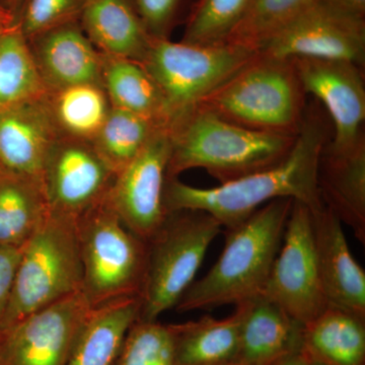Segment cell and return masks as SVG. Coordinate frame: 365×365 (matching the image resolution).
Listing matches in <instances>:
<instances>
[{
  "label": "cell",
  "mask_w": 365,
  "mask_h": 365,
  "mask_svg": "<svg viewBox=\"0 0 365 365\" xmlns=\"http://www.w3.org/2000/svg\"><path fill=\"white\" fill-rule=\"evenodd\" d=\"M176 365H225L237 362L240 314L225 319L205 316L197 321L169 325Z\"/></svg>",
  "instance_id": "cell-23"
},
{
  "label": "cell",
  "mask_w": 365,
  "mask_h": 365,
  "mask_svg": "<svg viewBox=\"0 0 365 365\" xmlns=\"http://www.w3.org/2000/svg\"><path fill=\"white\" fill-rule=\"evenodd\" d=\"M240 314L237 362L272 365L288 353L300 349L302 325L264 294L235 306Z\"/></svg>",
  "instance_id": "cell-19"
},
{
  "label": "cell",
  "mask_w": 365,
  "mask_h": 365,
  "mask_svg": "<svg viewBox=\"0 0 365 365\" xmlns=\"http://www.w3.org/2000/svg\"><path fill=\"white\" fill-rule=\"evenodd\" d=\"M342 225L325 205L313 212L322 284L328 306L365 318V272L350 252Z\"/></svg>",
  "instance_id": "cell-15"
},
{
  "label": "cell",
  "mask_w": 365,
  "mask_h": 365,
  "mask_svg": "<svg viewBox=\"0 0 365 365\" xmlns=\"http://www.w3.org/2000/svg\"><path fill=\"white\" fill-rule=\"evenodd\" d=\"M46 91L18 24L0 36V111L43 97Z\"/></svg>",
  "instance_id": "cell-27"
},
{
  "label": "cell",
  "mask_w": 365,
  "mask_h": 365,
  "mask_svg": "<svg viewBox=\"0 0 365 365\" xmlns=\"http://www.w3.org/2000/svg\"><path fill=\"white\" fill-rule=\"evenodd\" d=\"M309 359L307 355L302 351V349L294 350V351L288 353L282 359L277 360L272 365H309Z\"/></svg>",
  "instance_id": "cell-36"
},
{
  "label": "cell",
  "mask_w": 365,
  "mask_h": 365,
  "mask_svg": "<svg viewBox=\"0 0 365 365\" xmlns=\"http://www.w3.org/2000/svg\"><path fill=\"white\" fill-rule=\"evenodd\" d=\"M115 179L116 175L93 143L59 136L43 173L50 211L78 220L104 202Z\"/></svg>",
  "instance_id": "cell-13"
},
{
  "label": "cell",
  "mask_w": 365,
  "mask_h": 365,
  "mask_svg": "<svg viewBox=\"0 0 365 365\" xmlns=\"http://www.w3.org/2000/svg\"><path fill=\"white\" fill-rule=\"evenodd\" d=\"M86 0H24L19 26L26 40L81 20Z\"/></svg>",
  "instance_id": "cell-32"
},
{
  "label": "cell",
  "mask_w": 365,
  "mask_h": 365,
  "mask_svg": "<svg viewBox=\"0 0 365 365\" xmlns=\"http://www.w3.org/2000/svg\"><path fill=\"white\" fill-rule=\"evenodd\" d=\"M278 59L342 60L365 66V18L313 0L259 45Z\"/></svg>",
  "instance_id": "cell-9"
},
{
  "label": "cell",
  "mask_w": 365,
  "mask_h": 365,
  "mask_svg": "<svg viewBox=\"0 0 365 365\" xmlns=\"http://www.w3.org/2000/svg\"><path fill=\"white\" fill-rule=\"evenodd\" d=\"M300 349L324 365H365V318L328 306L302 327Z\"/></svg>",
  "instance_id": "cell-21"
},
{
  "label": "cell",
  "mask_w": 365,
  "mask_h": 365,
  "mask_svg": "<svg viewBox=\"0 0 365 365\" xmlns=\"http://www.w3.org/2000/svg\"><path fill=\"white\" fill-rule=\"evenodd\" d=\"M294 200L276 199L234 227L225 228L220 258L182 295L180 313L241 304L263 294L282 244Z\"/></svg>",
  "instance_id": "cell-2"
},
{
  "label": "cell",
  "mask_w": 365,
  "mask_h": 365,
  "mask_svg": "<svg viewBox=\"0 0 365 365\" xmlns=\"http://www.w3.org/2000/svg\"><path fill=\"white\" fill-rule=\"evenodd\" d=\"M91 309L76 292L0 331V365H67Z\"/></svg>",
  "instance_id": "cell-11"
},
{
  "label": "cell",
  "mask_w": 365,
  "mask_h": 365,
  "mask_svg": "<svg viewBox=\"0 0 365 365\" xmlns=\"http://www.w3.org/2000/svg\"><path fill=\"white\" fill-rule=\"evenodd\" d=\"M295 72L307 95H313L330 115L334 148H349L364 135V67L342 60L294 58Z\"/></svg>",
  "instance_id": "cell-14"
},
{
  "label": "cell",
  "mask_w": 365,
  "mask_h": 365,
  "mask_svg": "<svg viewBox=\"0 0 365 365\" xmlns=\"http://www.w3.org/2000/svg\"><path fill=\"white\" fill-rule=\"evenodd\" d=\"M26 41L47 91L102 83V54L79 21L50 29Z\"/></svg>",
  "instance_id": "cell-16"
},
{
  "label": "cell",
  "mask_w": 365,
  "mask_h": 365,
  "mask_svg": "<svg viewBox=\"0 0 365 365\" xmlns=\"http://www.w3.org/2000/svg\"><path fill=\"white\" fill-rule=\"evenodd\" d=\"M253 0H195L187 14L181 42L209 46L227 43Z\"/></svg>",
  "instance_id": "cell-29"
},
{
  "label": "cell",
  "mask_w": 365,
  "mask_h": 365,
  "mask_svg": "<svg viewBox=\"0 0 365 365\" xmlns=\"http://www.w3.org/2000/svg\"><path fill=\"white\" fill-rule=\"evenodd\" d=\"M309 365H324V364H319V362L309 361Z\"/></svg>",
  "instance_id": "cell-40"
},
{
  "label": "cell",
  "mask_w": 365,
  "mask_h": 365,
  "mask_svg": "<svg viewBox=\"0 0 365 365\" xmlns=\"http://www.w3.org/2000/svg\"><path fill=\"white\" fill-rule=\"evenodd\" d=\"M59 134L45 95L0 111V168L43 181L46 158Z\"/></svg>",
  "instance_id": "cell-17"
},
{
  "label": "cell",
  "mask_w": 365,
  "mask_h": 365,
  "mask_svg": "<svg viewBox=\"0 0 365 365\" xmlns=\"http://www.w3.org/2000/svg\"><path fill=\"white\" fill-rule=\"evenodd\" d=\"M45 101L59 136L90 143L112 109L102 83H81L47 91Z\"/></svg>",
  "instance_id": "cell-26"
},
{
  "label": "cell",
  "mask_w": 365,
  "mask_h": 365,
  "mask_svg": "<svg viewBox=\"0 0 365 365\" xmlns=\"http://www.w3.org/2000/svg\"><path fill=\"white\" fill-rule=\"evenodd\" d=\"M331 6L365 18V0H322Z\"/></svg>",
  "instance_id": "cell-35"
},
{
  "label": "cell",
  "mask_w": 365,
  "mask_h": 365,
  "mask_svg": "<svg viewBox=\"0 0 365 365\" xmlns=\"http://www.w3.org/2000/svg\"><path fill=\"white\" fill-rule=\"evenodd\" d=\"M18 25V24H16ZM14 26L16 25H9V24H0V36L2 35L4 32H6L9 29L13 28Z\"/></svg>",
  "instance_id": "cell-39"
},
{
  "label": "cell",
  "mask_w": 365,
  "mask_h": 365,
  "mask_svg": "<svg viewBox=\"0 0 365 365\" xmlns=\"http://www.w3.org/2000/svg\"><path fill=\"white\" fill-rule=\"evenodd\" d=\"M189 0H133L146 31L155 39H169Z\"/></svg>",
  "instance_id": "cell-33"
},
{
  "label": "cell",
  "mask_w": 365,
  "mask_h": 365,
  "mask_svg": "<svg viewBox=\"0 0 365 365\" xmlns=\"http://www.w3.org/2000/svg\"><path fill=\"white\" fill-rule=\"evenodd\" d=\"M83 262L81 292L91 307L139 297L148 264V242L132 232L107 199L78 218Z\"/></svg>",
  "instance_id": "cell-7"
},
{
  "label": "cell",
  "mask_w": 365,
  "mask_h": 365,
  "mask_svg": "<svg viewBox=\"0 0 365 365\" xmlns=\"http://www.w3.org/2000/svg\"><path fill=\"white\" fill-rule=\"evenodd\" d=\"M21 248L0 246V323L4 318L11 289H13L16 269L20 263Z\"/></svg>",
  "instance_id": "cell-34"
},
{
  "label": "cell",
  "mask_w": 365,
  "mask_h": 365,
  "mask_svg": "<svg viewBox=\"0 0 365 365\" xmlns=\"http://www.w3.org/2000/svg\"><path fill=\"white\" fill-rule=\"evenodd\" d=\"M170 150V128L162 127L117 175L107 197L124 225L145 242L157 234L168 215L163 194Z\"/></svg>",
  "instance_id": "cell-12"
},
{
  "label": "cell",
  "mask_w": 365,
  "mask_h": 365,
  "mask_svg": "<svg viewBox=\"0 0 365 365\" xmlns=\"http://www.w3.org/2000/svg\"><path fill=\"white\" fill-rule=\"evenodd\" d=\"M83 277L78 220L50 211L23 247L0 331L81 292Z\"/></svg>",
  "instance_id": "cell-5"
},
{
  "label": "cell",
  "mask_w": 365,
  "mask_h": 365,
  "mask_svg": "<svg viewBox=\"0 0 365 365\" xmlns=\"http://www.w3.org/2000/svg\"><path fill=\"white\" fill-rule=\"evenodd\" d=\"M112 365H176L169 325L137 319Z\"/></svg>",
  "instance_id": "cell-30"
},
{
  "label": "cell",
  "mask_w": 365,
  "mask_h": 365,
  "mask_svg": "<svg viewBox=\"0 0 365 365\" xmlns=\"http://www.w3.org/2000/svg\"><path fill=\"white\" fill-rule=\"evenodd\" d=\"M170 133L168 178L203 169L220 184L282 162L297 135L246 128L199 107L170 125Z\"/></svg>",
  "instance_id": "cell-3"
},
{
  "label": "cell",
  "mask_w": 365,
  "mask_h": 365,
  "mask_svg": "<svg viewBox=\"0 0 365 365\" xmlns=\"http://www.w3.org/2000/svg\"><path fill=\"white\" fill-rule=\"evenodd\" d=\"M79 24L93 46L108 56L141 62L153 40L133 0H86Z\"/></svg>",
  "instance_id": "cell-20"
},
{
  "label": "cell",
  "mask_w": 365,
  "mask_h": 365,
  "mask_svg": "<svg viewBox=\"0 0 365 365\" xmlns=\"http://www.w3.org/2000/svg\"><path fill=\"white\" fill-rule=\"evenodd\" d=\"M162 127L165 126L148 118L112 107L91 143L117 176Z\"/></svg>",
  "instance_id": "cell-28"
},
{
  "label": "cell",
  "mask_w": 365,
  "mask_h": 365,
  "mask_svg": "<svg viewBox=\"0 0 365 365\" xmlns=\"http://www.w3.org/2000/svg\"><path fill=\"white\" fill-rule=\"evenodd\" d=\"M307 96L292 60L258 54L196 107L246 128L297 135L306 115Z\"/></svg>",
  "instance_id": "cell-4"
},
{
  "label": "cell",
  "mask_w": 365,
  "mask_h": 365,
  "mask_svg": "<svg viewBox=\"0 0 365 365\" xmlns=\"http://www.w3.org/2000/svg\"><path fill=\"white\" fill-rule=\"evenodd\" d=\"M322 202L365 244V136L349 148L327 141L318 165Z\"/></svg>",
  "instance_id": "cell-18"
},
{
  "label": "cell",
  "mask_w": 365,
  "mask_h": 365,
  "mask_svg": "<svg viewBox=\"0 0 365 365\" xmlns=\"http://www.w3.org/2000/svg\"><path fill=\"white\" fill-rule=\"evenodd\" d=\"M225 365H245L242 364H240V362H234V364H225Z\"/></svg>",
  "instance_id": "cell-41"
},
{
  "label": "cell",
  "mask_w": 365,
  "mask_h": 365,
  "mask_svg": "<svg viewBox=\"0 0 365 365\" xmlns=\"http://www.w3.org/2000/svg\"><path fill=\"white\" fill-rule=\"evenodd\" d=\"M102 83L112 107L169 127L160 88L140 62L102 54Z\"/></svg>",
  "instance_id": "cell-25"
},
{
  "label": "cell",
  "mask_w": 365,
  "mask_h": 365,
  "mask_svg": "<svg viewBox=\"0 0 365 365\" xmlns=\"http://www.w3.org/2000/svg\"><path fill=\"white\" fill-rule=\"evenodd\" d=\"M0 24H9V25H16L18 24V21L13 14L6 11L1 4H0Z\"/></svg>",
  "instance_id": "cell-38"
},
{
  "label": "cell",
  "mask_w": 365,
  "mask_h": 365,
  "mask_svg": "<svg viewBox=\"0 0 365 365\" xmlns=\"http://www.w3.org/2000/svg\"><path fill=\"white\" fill-rule=\"evenodd\" d=\"M258 53L244 46L151 40L143 61L162 93L169 128Z\"/></svg>",
  "instance_id": "cell-8"
},
{
  "label": "cell",
  "mask_w": 365,
  "mask_h": 365,
  "mask_svg": "<svg viewBox=\"0 0 365 365\" xmlns=\"http://www.w3.org/2000/svg\"><path fill=\"white\" fill-rule=\"evenodd\" d=\"M139 297L112 300L91 309L67 365H112L132 324L139 318Z\"/></svg>",
  "instance_id": "cell-22"
},
{
  "label": "cell",
  "mask_w": 365,
  "mask_h": 365,
  "mask_svg": "<svg viewBox=\"0 0 365 365\" xmlns=\"http://www.w3.org/2000/svg\"><path fill=\"white\" fill-rule=\"evenodd\" d=\"M329 139L328 122L319 106H307L294 148L282 162L213 188H198L178 178H168L165 210L205 211L225 228L242 222L276 199L290 198L306 204L313 212L319 210L324 206L317 180L319 160Z\"/></svg>",
  "instance_id": "cell-1"
},
{
  "label": "cell",
  "mask_w": 365,
  "mask_h": 365,
  "mask_svg": "<svg viewBox=\"0 0 365 365\" xmlns=\"http://www.w3.org/2000/svg\"><path fill=\"white\" fill-rule=\"evenodd\" d=\"M49 215L43 181L0 168V246H25Z\"/></svg>",
  "instance_id": "cell-24"
},
{
  "label": "cell",
  "mask_w": 365,
  "mask_h": 365,
  "mask_svg": "<svg viewBox=\"0 0 365 365\" xmlns=\"http://www.w3.org/2000/svg\"><path fill=\"white\" fill-rule=\"evenodd\" d=\"M313 0H253L227 43L257 52L259 45Z\"/></svg>",
  "instance_id": "cell-31"
},
{
  "label": "cell",
  "mask_w": 365,
  "mask_h": 365,
  "mask_svg": "<svg viewBox=\"0 0 365 365\" xmlns=\"http://www.w3.org/2000/svg\"><path fill=\"white\" fill-rule=\"evenodd\" d=\"M263 294L302 326L328 307L317 259L313 212L299 201L292 203Z\"/></svg>",
  "instance_id": "cell-10"
},
{
  "label": "cell",
  "mask_w": 365,
  "mask_h": 365,
  "mask_svg": "<svg viewBox=\"0 0 365 365\" xmlns=\"http://www.w3.org/2000/svg\"><path fill=\"white\" fill-rule=\"evenodd\" d=\"M222 230V223L205 211L184 209L168 213L148 242L139 319L158 321L160 314L176 307Z\"/></svg>",
  "instance_id": "cell-6"
},
{
  "label": "cell",
  "mask_w": 365,
  "mask_h": 365,
  "mask_svg": "<svg viewBox=\"0 0 365 365\" xmlns=\"http://www.w3.org/2000/svg\"><path fill=\"white\" fill-rule=\"evenodd\" d=\"M24 0H0V4L13 14L16 21H19Z\"/></svg>",
  "instance_id": "cell-37"
}]
</instances>
